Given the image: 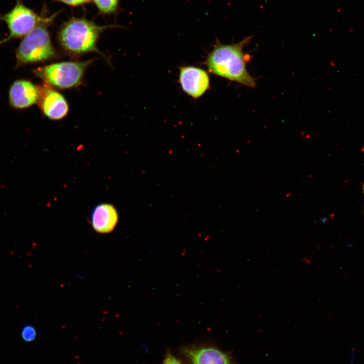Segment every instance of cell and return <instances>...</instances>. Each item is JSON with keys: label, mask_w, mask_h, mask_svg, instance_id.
<instances>
[{"label": "cell", "mask_w": 364, "mask_h": 364, "mask_svg": "<svg viewBox=\"0 0 364 364\" xmlns=\"http://www.w3.org/2000/svg\"><path fill=\"white\" fill-rule=\"evenodd\" d=\"M252 38V36H247L240 42L229 44L216 40L205 61L208 71L247 87H255V79L247 68L251 56L243 51L244 48Z\"/></svg>", "instance_id": "1"}, {"label": "cell", "mask_w": 364, "mask_h": 364, "mask_svg": "<svg viewBox=\"0 0 364 364\" xmlns=\"http://www.w3.org/2000/svg\"><path fill=\"white\" fill-rule=\"evenodd\" d=\"M109 27L97 25L85 18H72L62 26L58 38L63 48L70 53L96 52L106 58L96 45L101 32Z\"/></svg>", "instance_id": "2"}, {"label": "cell", "mask_w": 364, "mask_h": 364, "mask_svg": "<svg viewBox=\"0 0 364 364\" xmlns=\"http://www.w3.org/2000/svg\"><path fill=\"white\" fill-rule=\"evenodd\" d=\"M46 24L43 22L38 25L22 39L17 51L19 64L45 61L55 56Z\"/></svg>", "instance_id": "3"}, {"label": "cell", "mask_w": 364, "mask_h": 364, "mask_svg": "<svg viewBox=\"0 0 364 364\" xmlns=\"http://www.w3.org/2000/svg\"><path fill=\"white\" fill-rule=\"evenodd\" d=\"M93 61L53 63L36 69L34 73L49 85L70 88L80 83L86 69Z\"/></svg>", "instance_id": "4"}, {"label": "cell", "mask_w": 364, "mask_h": 364, "mask_svg": "<svg viewBox=\"0 0 364 364\" xmlns=\"http://www.w3.org/2000/svg\"><path fill=\"white\" fill-rule=\"evenodd\" d=\"M0 20L7 24L9 32L8 37L0 43L12 38L25 36L39 24L50 21L49 19L38 16L25 6L21 0H16L14 7L0 16Z\"/></svg>", "instance_id": "5"}, {"label": "cell", "mask_w": 364, "mask_h": 364, "mask_svg": "<svg viewBox=\"0 0 364 364\" xmlns=\"http://www.w3.org/2000/svg\"><path fill=\"white\" fill-rule=\"evenodd\" d=\"M178 77V82L183 90L194 99L200 98L210 88L209 74L201 68L181 66Z\"/></svg>", "instance_id": "6"}, {"label": "cell", "mask_w": 364, "mask_h": 364, "mask_svg": "<svg viewBox=\"0 0 364 364\" xmlns=\"http://www.w3.org/2000/svg\"><path fill=\"white\" fill-rule=\"evenodd\" d=\"M37 102L43 113L49 118L58 120L68 112V105L64 97L49 86L38 87Z\"/></svg>", "instance_id": "7"}, {"label": "cell", "mask_w": 364, "mask_h": 364, "mask_svg": "<svg viewBox=\"0 0 364 364\" xmlns=\"http://www.w3.org/2000/svg\"><path fill=\"white\" fill-rule=\"evenodd\" d=\"M38 87L25 80L15 81L9 91V100L11 105L17 109L28 107L38 101Z\"/></svg>", "instance_id": "8"}, {"label": "cell", "mask_w": 364, "mask_h": 364, "mask_svg": "<svg viewBox=\"0 0 364 364\" xmlns=\"http://www.w3.org/2000/svg\"><path fill=\"white\" fill-rule=\"evenodd\" d=\"M118 213L111 204L102 203L94 208L91 215L94 229L99 233H108L112 231L117 223Z\"/></svg>", "instance_id": "9"}, {"label": "cell", "mask_w": 364, "mask_h": 364, "mask_svg": "<svg viewBox=\"0 0 364 364\" xmlns=\"http://www.w3.org/2000/svg\"><path fill=\"white\" fill-rule=\"evenodd\" d=\"M184 352L192 364H231L226 354L214 347L193 348Z\"/></svg>", "instance_id": "10"}, {"label": "cell", "mask_w": 364, "mask_h": 364, "mask_svg": "<svg viewBox=\"0 0 364 364\" xmlns=\"http://www.w3.org/2000/svg\"><path fill=\"white\" fill-rule=\"evenodd\" d=\"M101 12L109 14L114 12L117 7L118 0H93Z\"/></svg>", "instance_id": "11"}, {"label": "cell", "mask_w": 364, "mask_h": 364, "mask_svg": "<svg viewBox=\"0 0 364 364\" xmlns=\"http://www.w3.org/2000/svg\"><path fill=\"white\" fill-rule=\"evenodd\" d=\"M21 335L24 340L30 342L35 338L36 331L32 326H27L23 329Z\"/></svg>", "instance_id": "12"}, {"label": "cell", "mask_w": 364, "mask_h": 364, "mask_svg": "<svg viewBox=\"0 0 364 364\" xmlns=\"http://www.w3.org/2000/svg\"><path fill=\"white\" fill-rule=\"evenodd\" d=\"M162 364H181V362L171 354H168Z\"/></svg>", "instance_id": "13"}, {"label": "cell", "mask_w": 364, "mask_h": 364, "mask_svg": "<svg viewBox=\"0 0 364 364\" xmlns=\"http://www.w3.org/2000/svg\"><path fill=\"white\" fill-rule=\"evenodd\" d=\"M61 3L71 6H77L78 5L84 4L88 2L89 0H57Z\"/></svg>", "instance_id": "14"}, {"label": "cell", "mask_w": 364, "mask_h": 364, "mask_svg": "<svg viewBox=\"0 0 364 364\" xmlns=\"http://www.w3.org/2000/svg\"><path fill=\"white\" fill-rule=\"evenodd\" d=\"M363 193H364V185L363 186Z\"/></svg>", "instance_id": "15"}]
</instances>
